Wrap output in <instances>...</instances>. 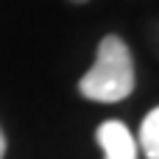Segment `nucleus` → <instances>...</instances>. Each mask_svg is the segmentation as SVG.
Returning <instances> with one entry per match:
<instances>
[{
  "label": "nucleus",
  "instance_id": "7ed1b4c3",
  "mask_svg": "<svg viewBox=\"0 0 159 159\" xmlns=\"http://www.w3.org/2000/svg\"><path fill=\"white\" fill-rule=\"evenodd\" d=\"M140 148L148 159H159V106L145 115L140 126Z\"/></svg>",
  "mask_w": 159,
  "mask_h": 159
},
{
  "label": "nucleus",
  "instance_id": "f03ea898",
  "mask_svg": "<svg viewBox=\"0 0 159 159\" xmlns=\"http://www.w3.org/2000/svg\"><path fill=\"white\" fill-rule=\"evenodd\" d=\"M95 140L103 151V159H137V140L120 120H106L98 126Z\"/></svg>",
  "mask_w": 159,
  "mask_h": 159
},
{
  "label": "nucleus",
  "instance_id": "39448f33",
  "mask_svg": "<svg viewBox=\"0 0 159 159\" xmlns=\"http://www.w3.org/2000/svg\"><path fill=\"white\" fill-rule=\"evenodd\" d=\"M70 3H87V0H70Z\"/></svg>",
  "mask_w": 159,
  "mask_h": 159
},
{
  "label": "nucleus",
  "instance_id": "f257e3e1",
  "mask_svg": "<svg viewBox=\"0 0 159 159\" xmlns=\"http://www.w3.org/2000/svg\"><path fill=\"white\" fill-rule=\"evenodd\" d=\"M131 89H134L131 50L120 36L109 34L101 39L92 67L81 75L78 92L89 101H98V103H117V101L129 98Z\"/></svg>",
  "mask_w": 159,
  "mask_h": 159
},
{
  "label": "nucleus",
  "instance_id": "20e7f679",
  "mask_svg": "<svg viewBox=\"0 0 159 159\" xmlns=\"http://www.w3.org/2000/svg\"><path fill=\"white\" fill-rule=\"evenodd\" d=\"M6 157V137H3V131H0V159Z\"/></svg>",
  "mask_w": 159,
  "mask_h": 159
}]
</instances>
